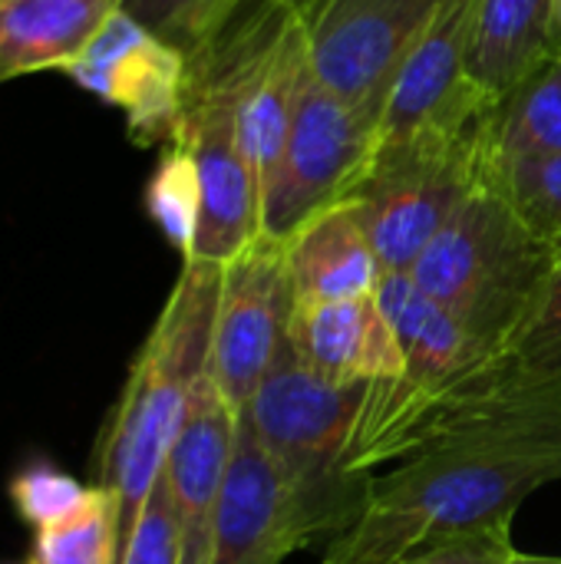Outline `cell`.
Instances as JSON below:
<instances>
[{
	"instance_id": "13",
	"label": "cell",
	"mask_w": 561,
	"mask_h": 564,
	"mask_svg": "<svg viewBox=\"0 0 561 564\" xmlns=\"http://www.w3.org/2000/svg\"><path fill=\"white\" fill-rule=\"evenodd\" d=\"M288 344L311 370L341 383H390L403 373V354L377 294L364 301L294 304Z\"/></svg>"
},
{
	"instance_id": "11",
	"label": "cell",
	"mask_w": 561,
	"mask_h": 564,
	"mask_svg": "<svg viewBox=\"0 0 561 564\" xmlns=\"http://www.w3.org/2000/svg\"><path fill=\"white\" fill-rule=\"evenodd\" d=\"M235 436L238 413L225 403V397L205 373L162 469L179 519L182 564H208L212 558L215 512L231 466Z\"/></svg>"
},
{
	"instance_id": "28",
	"label": "cell",
	"mask_w": 561,
	"mask_h": 564,
	"mask_svg": "<svg viewBox=\"0 0 561 564\" xmlns=\"http://www.w3.org/2000/svg\"><path fill=\"white\" fill-rule=\"evenodd\" d=\"M506 564H561V558H546V555H522V552H513Z\"/></svg>"
},
{
	"instance_id": "27",
	"label": "cell",
	"mask_w": 561,
	"mask_h": 564,
	"mask_svg": "<svg viewBox=\"0 0 561 564\" xmlns=\"http://www.w3.org/2000/svg\"><path fill=\"white\" fill-rule=\"evenodd\" d=\"M513 539H509V525L493 529V532H479L460 542H446L436 549H427L420 555H410L397 564H506L513 555Z\"/></svg>"
},
{
	"instance_id": "5",
	"label": "cell",
	"mask_w": 561,
	"mask_h": 564,
	"mask_svg": "<svg viewBox=\"0 0 561 564\" xmlns=\"http://www.w3.org/2000/svg\"><path fill=\"white\" fill-rule=\"evenodd\" d=\"M367 393L370 383H341L311 370L284 340L274 367L241 413L324 535H334L347 522L364 482L347 479L344 456L360 426Z\"/></svg>"
},
{
	"instance_id": "29",
	"label": "cell",
	"mask_w": 561,
	"mask_h": 564,
	"mask_svg": "<svg viewBox=\"0 0 561 564\" xmlns=\"http://www.w3.org/2000/svg\"><path fill=\"white\" fill-rule=\"evenodd\" d=\"M552 30H555V53L561 56V0H552Z\"/></svg>"
},
{
	"instance_id": "17",
	"label": "cell",
	"mask_w": 561,
	"mask_h": 564,
	"mask_svg": "<svg viewBox=\"0 0 561 564\" xmlns=\"http://www.w3.org/2000/svg\"><path fill=\"white\" fill-rule=\"evenodd\" d=\"M308 69H311L308 40H304L298 7L291 3L288 13L281 17V23L271 30V36L258 50V56L248 69V79H245L241 109H238L241 142H245L248 162L261 185L281 155V145H284Z\"/></svg>"
},
{
	"instance_id": "22",
	"label": "cell",
	"mask_w": 561,
	"mask_h": 564,
	"mask_svg": "<svg viewBox=\"0 0 561 564\" xmlns=\"http://www.w3.org/2000/svg\"><path fill=\"white\" fill-rule=\"evenodd\" d=\"M486 182L549 241L561 245V155L489 159Z\"/></svg>"
},
{
	"instance_id": "15",
	"label": "cell",
	"mask_w": 561,
	"mask_h": 564,
	"mask_svg": "<svg viewBox=\"0 0 561 564\" xmlns=\"http://www.w3.org/2000/svg\"><path fill=\"white\" fill-rule=\"evenodd\" d=\"M284 251L294 304L364 301L384 281L374 241L347 198L308 218L284 241Z\"/></svg>"
},
{
	"instance_id": "24",
	"label": "cell",
	"mask_w": 561,
	"mask_h": 564,
	"mask_svg": "<svg viewBox=\"0 0 561 564\" xmlns=\"http://www.w3.org/2000/svg\"><path fill=\"white\" fill-rule=\"evenodd\" d=\"M93 496V486H83L79 479L46 466L33 463L10 482V502L17 516L33 529H53L66 519H73Z\"/></svg>"
},
{
	"instance_id": "26",
	"label": "cell",
	"mask_w": 561,
	"mask_h": 564,
	"mask_svg": "<svg viewBox=\"0 0 561 564\" xmlns=\"http://www.w3.org/2000/svg\"><path fill=\"white\" fill-rule=\"evenodd\" d=\"M561 344V245L555 261L509 347H559Z\"/></svg>"
},
{
	"instance_id": "20",
	"label": "cell",
	"mask_w": 561,
	"mask_h": 564,
	"mask_svg": "<svg viewBox=\"0 0 561 564\" xmlns=\"http://www.w3.org/2000/svg\"><path fill=\"white\" fill-rule=\"evenodd\" d=\"M119 502L93 486L89 502L66 522L33 532L26 564H119Z\"/></svg>"
},
{
	"instance_id": "25",
	"label": "cell",
	"mask_w": 561,
	"mask_h": 564,
	"mask_svg": "<svg viewBox=\"0 0 561 564\" xmlns=\"http://www.w3.org/2000/svg\"><path fill=\"white\" fill-rule=\"evenodd\" d=\"M119 564H182L179 519L165 479H159L142 502L129 535L122 539Z\"/></svg>"
},
{
	"instance_id": "18",
	"label": "cell",
	"mask_w": 561,
	"mask_h": 564,
	"mask_svg": "<svg viewBox=\"0 0 561 564\" xmlns=\"http://www.w3.org/2000/svg\"><path fill=\"white\" fill-rule=\"evenodd\" d=\"M122 0H0V83L66 69Z\"/></svg>"
},
{
	"instance_id": "4",
	"label": "cell",
	"mask_w": 561,
	"mask_h": 564,
	"mask_svg": "<svg viewBox=\"0 0 561 564\" xmlns=\"http://www.w3.org/2000/svg\"><path fill=\"white\" fill-rule=\"evenodd\" d=\"M499 188L483 182L407 271L486 347H509L555 261Z\"/></svg>"
},
{
	"instance_id": "8",
	"label": "cell",
	"mask_w": 561,
	"mask_h": 564,
	"mask_svg": "<svg viewBox=\"0 0 561 564\" xmlns=\"http://www.w3.org/2000/svg\"><path fill=\"white\" fill-rule=\"evenodd\" d=\"M291 311L294 291L284 241L258 235L225 264L208 357V377L238 416L274 367L288 340Z\"/></svg>"
},
{
	"instance_id": "19",
	"label": "cell",
	"mask_w": 561,
	"mask_h": 564,
	"mask_svg": "<svg viewBox=\"0 0 561 564\" xmlns=\"http://www.w3.org/2000/svg\"><path fill=\"white\" fill-rule=\"evenodd\" d=\"M561 155V56L549 59L489 119V159Z\"/></svg>"
},
{
	"instance_id": "10",
	"label": "cell",
	"mask_w": 561,
	"mask_h": 564,
	"mask_svg": "<svg viewBox=\"0 0 561 564\" xmlns=\"http://www.w3.org/2000/svg\"><path fill=\"white\" fill-rule=\"evenodd\" d=\"M317 535H324V529L238 416L208 564H281Z\"/></svg>"
},
{
	"instance_id": "9",
	"label": "cell",
	"mask_w": 561,
	"mask_h": 564,
	"mask_svg": "<svg viewBox=\"0 0 561 564\" xmlns=\"http://www.w3.org/2000/svg\"><path fill=\"white\" fill-rule=\"evenodd\" d=\"M76 86L122 109L136 145H169L182 122L188 56L122 7L63 69Z\"/></svg>"
},
{
	"instance_id": "23",
	"label": "cell",
	"mask_w": 561,
	"mask_h": 564,
	"mask_svg": "<svg viewBox=\"0 0 561 564\" xmlns=\"http://www.w3.org/2000/svg\"><path fill=\"white\" fill-rule=\"evenodd\" d=\"M241 3L245 0H122V10L192 56L238 13Z\"/></svg>"
},
{
	"instance_id": "3",
	"label": "cell",
	"mask_w": 561,
	"mask_h": 564,
	"mask_svg": "<svg viewBox=\"0 0 561 564\" xmlns=\"http://www.w3.org/2000/svg\"><path fill=\"white\" fill-rule=\"evenodd\" d=\"M493 112L374 142L344 198L357 208L384 274H407L453 212L486 182Z\"/></svg>"
},
{
	"instance_id": "2",
	"label": "cell",
	"mask_w": 561,
	"mask_h": 564,
	"mask_svg": "<svg viewBox=\"0 0 561 564\" xmlns=\"http://www.w3.org/2000/svg\"><path fill=\"white\" fill-rule=\"evenodd\" d=\"M222 274L225 264L198 258L182 261V274L145 344L139 347L116 410L103 430L93 486H103L116 496L122 539L162 479L192 397L208 373Z\"/></svg>"
},
{
	"instance_id": "21",
	"label": "cell",
	"mask_w": 561,
	"mask_h": 564,
	"mask_svg": "<svg viewBox=\"0 0 561 564\" xmlns=\"http://www.w3.org/2000/svg\"><path fill=\"white\" fill-rule=\"evenodd\" d=\"M145 215L185 261L198 235L202 185H198L195 159L179 139L162 145V155L145 182Z\"/></svg>"
},
{
	"instance_id": "12",
	"label": "cell",
	"mask_w": 561,
	"mask_h": 564,
	"mask_svg": "<svg viewBox=\"0 0 561 564\" xmlns=\"http://www.w3.org/2000/svg\"><path fill=\"white\" fill-rule=\"evenodd\" d=\"M473 3L476 0H450L417 40L407 63L400 66V76L393 79V89L380 112L377 139L496 109V102L486 99L466 76Z\"/></svg>"
},
{
	"instance_id": "7",
	"label": "cell",
	"mask_w": 561,
	"mask_h": 564,
	"mask_svg": "<svg viewBox=\"0 0 561 564\" xmlns=\"http://www.w3.org/2000/svg\"><path fill=\"white\" fill-rule=\"evenodd\" d=\"M450 0H294L317 79L380 126L417 40Z\"/></svg>"
},
{
	"instance_id": "16",
	"label": "cell",
	"mask_w": 561,
	"mask_h": 564,
	"mask_svg": "<svg viewBox=\"0 0 561 564\" xmlns=\"http://www.w3.org/2000/svg\"><path fill=\"white\" fill-rule=\"evenodd\" d=\"M552 0H476L466 76L496 106L555 59Z\"/></svg>"
},
{
	"instance_id": "14",
	"label": "cell",
	"mask_w": 561,
	"mask_h": 564,
	"mask_svg": "<svg viewBox=\"0 0 561 564\" xmlns=\"http://www.w3.org/2000/svg\"><path fill=\"white\" fill-rule=\"evenodd\" d=\"M377 304L390 321L403 354V373L390 383H374V393L380 397H413L456 373L470 360L499 350L479 344L470 327L450 307L430 297L410 274H384Z\"/></svg>"
},
{
	"instance_id": "1",
	"label": "cell",
	"mask_w": 561,
	"mask_h": 564,
	"mask_svg": "<svg viewBox=\"0 0 561 564\" xmlns=\"http://www.w3.org/2000/svg\"><path fill=\"white\" fill-rule=\"evenodd\" d=\"M561 479V397L456 430L367 476L321 564H397L513 525L536 489Z\"/></svg>"
},
{
	"instance_id": "6",
	"label": "cell",
	"mask_w": 561,
	"mask_h": 564,
	"mask_svg": "<svg viewBox=\"0 0 561 564\" xmlns=\"http://www.w3.org/2000/svg\"><path fill=\"white\" fill-rule=\"evenodd\" d=\"M374 142L377 126L308 69L281 155L261 185V235L288 241L308 218L341 202Z\"/></svg>"
}]
</instances>
